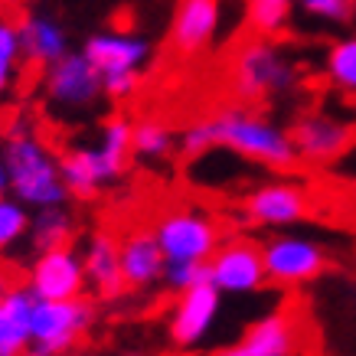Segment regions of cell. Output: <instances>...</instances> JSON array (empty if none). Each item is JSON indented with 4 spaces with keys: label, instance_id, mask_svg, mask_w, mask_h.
<instances>
[{
    "label": "cell",
    "instance_id": "1",
    "mask_svg": "<svg viewBox=\"0 0 356 356\" xmlns=\"http://www.w3.org/2000/svg\"><path fill=\"white\" fill-rule=\"evenodd\" d=\"M177 151L186 161H200L209 151H229L238 161L259 163L275 173H291L301 167L288 128L248 105H229L193 118L177 134Z\"/></svg>",
    "mask_w": 356,
    "mask_h": 356
},
{
    "label": "cell",
    "instance_id": "2",
    "mask_svg": "<svg viewBox=\"0 0 356 356\" xmlns=\"http://www.w3.org/2000/svg\"><path fill=\"white\" fill-rule=\"evenodd\" d=\"M229 88L238 102L255 105L271 98H288L304 86L301 63L291 56L288 46L265 36H248L232 53L229 63Z\"/></svg>",
    "mask_w": 356,
    "mask_h": 356
},
{
    "label": "cell",
    "instance_id": "3",
    "mask_svg": "<svg viewBox=\"0 0 356 356\" xmlns=\"http://www.w3.org/2000/svg\"><path fill=\"white\" fill-rule=\"evenodd\" d=\"M0 157L7 163L13 200H20L33 213L49 206H65L69 193L59 173V154L36 131H10Z\"/></svg>",
    "mask_w": 356,
    "mask_h": 356
},
{
    "label": "cell",
    "instance_id": "4",
    "mask_svg": "<svg viewBox=\"0 0 356 356\" xmlns=\"http://www.w3.org/2000/svg\"><path fill=\"white\" fill-rule=\"evenodd\" d=\"M311 317L304 304L288 301L255 317L245 334L222 346L216 356H307L311 353Z\"/></svg>",
    "mask_w": 356,
    "mask_h": 356
},
{
    "label": "cell",
    "instance_id": "5",
    "mask_svg": "<svg viewBox=\"0 0 356 356\" xmlns=\"http://www.w3.org/2000/svg\"><path fill=\"white\" fill-rule=\"evenodd\" d=\"M151 232L161 245L167 261H206L213 259V252L222 245V226L213 213H206L200 206H170L157 213L151 222Z\"/></svg>",
    "mask_w": 356,
    "mask_h": 356
},
{
    "label": "cell",
    "instance_id": "6",
    "mask_svg": "<svg viewBox=\"0 0 356 356\" xmlns=\"http://www.w3.org/2000/svg\"><path fill=\"white\" fill-rule=\"evenodd\" d=\"M261 261H265V278L271 288L281 291H294L304 284H314L317 278H324L334 259L327 252L324 242H317L301 232H271L261 242Z\"/></svg>",
    "mask_w": 356,
    "mask_h": 356
},
{
    "label": "cell",
    "instance_id": "7",
    "mask_svg": "<svg viewBox=\"0 0 356 356\" xmlns=\"http://www.w3.org/2000/svg\"><path fill=\"white\" fill-rule=\"evenodd\" d=\"M43 98L46 108L59 118H88L105 98L102 76L82 49H72L43 69Z\"/></svg>",
    "mask_w": 356,
    "mask_h": 356
},
{
    "label": "cell",
    "instance_id": "8",
    "mask_svg": "<svg viewBox=\"0 0 356 356\" xmlns=\"http://www.w3.org/2000/svg\"><path fill=\"white\" fill-rule=\"evenodd\" d=\"M301 167H334L356 144V121L330 108H307L288 124Z\"/></svg>",
    "mask_w": 356,
    "mask_h": 356
},
{
    "label": "cell",
    "instance_id": "9",
    "mask_svg": "<svg viewBox=\"0 0 356 356\" xmlns=\"http://www.w3.org/2000/svg\"><path fill=\"white\" fill-rule=\"evenodd\" d=\"M95 324V304L76 301H36L30 321V350L23 356H63L72 353L79 340Z\"/></svg>",
    "mask_w": 356,
    "mask_h": 356
},
{
    "label": "cell",
    "instance_id": "10",
    "mask_svg": "<svg viewBox=\"0 0 356 356\" xmlns=\"http://www.w3.org/2000/svg\"><path fill=\"white\" fill-rule=\"evenodd\" d=\"M242 219L252 229H271V232H284V229L298 226L314 213V196L301 180L291 177H275L265 184L252 186L242 196Z\"/></svg>",
    "mask_w": 356,
    "mask_h": 356
},
{
    "label": "cell",
    "instance_id": "11",
    "mask_svg": "<svg viewBox=\"0 0 356 356\" xmlns=\"http://www.w3.org/2000/svg\"><path fill=\"white\" fill-rule=\"evenodd\" d=\"M206 271H209V284L222 298L226 294H236V298L238 294H255L261 288H268L265 261H261V242L245 236L222 238V245L206 261Z\"/></svg>",
    "mask_w": 356,
    "mask_h": 356
},
{
    "label": "cell",
    "instance_id": "12",
    "mask_svg": "<svg viewBox=\"0 0 356 356\" xmlns=\"http://www.w3.org/2000/svg\"><path fill=\"white\" fill-rule=\"evenodd\" d=\"M86 268H82V252L72 245L46 248L36 252L26 271V291L36 301H76L86 298Z\"/></svg>",
    "mask_w": 356,
    "mask_h": 356
},
{
    "label": "cell",
    "instance_id": "13",
    "mask_svg": "<svg viewBox=\"0 0 356 356\" xmlns=\"http://www.w3.org/2000/svg\"><path fill=\"white\" fill-rule=\"evenodd\" d=\"M128 170V161L108 154L102 144H76L59 154V173H63L65 193L72 200H95L105 186L121 180Z\"/></svg>",
    "mask_w": 356,
    "mask_h": 356
},
{
    "label": "cell",
    "instance_id": "14",
    "mask_svg": "<svg viewBox=\"0 0 356 356\" xmlns=\"http://www.w3.org/2000/svg\"><path fill=\"white\" fill-rule=\"evenodd\" d=\"M82 53L102 79L118 76H140L144 65L151 63L154 46L144 33L134 30H98L82 46Z\"/></svg>",
    "mask_w": 356,
    "mask_h": 356
},
{
    "label": "cell",
    "instance_id": "15",
    "mask_svg": "<svg viewBox=\"0 0 356 356\" xmlns=\"http://www.w3.org/2000/svg\"><path fill=\"white\" fill-rule=\"evenodd\" d=\"M219 311H222V294L209 281L196 284L190 291L177 294V301L170 307V321H167V334L180 350H193L216 327Z\"/></svg>",
    "mask_w": 356,
    "mask_h": 356
},
{
    "label": "cell",
    "instance_id": "16",
    "mask_svg": "<svg viewBox=\"0 0 356 356\" xmlns=\"http://www.w3.org/2000/svg\"><path fill=\"white\" fill-rule=\"evenodd\" d=\"M222 30V0H177L170 20V49L184 59L206 53Z\"/></svg>",
    "mask_w": 356,
    "mask_h": 356
},
{
    "label": "cell",
    "instance_id": "17",
    "mask_svg": "<svg viewBox=\"0 0 356 356\" xmlns=\"http://www.w3.org/2000/svg\"><path fill=\"white\" fill-rule=\"evenodd\" d=\"M118 255H121V278L124 291H151L163 281V259L161 245L154 238L151 226H131L118 236Z\"/></svg>",
    "mask_w": 356,
    "mask_h": 356
},
{
    "label": "cell",
    "instance_id": "18",
    "mask_svg": "<svg viewBox=\"0 0 356 356\" xmlns=\"http://www.w3.org/2000/svg\"><path fill=\"white\" fill-rule=\"evenodd\" d=\"M82 268H86L88 291L102 301H115L124 294V278H121V255H118V236L108 229H95L86 238L82 248Z\"/></svg>",
    "mask_w": 356,
    "mask_h": 356
},
{
    "label": "cell",
    "instance_id": "19",
    "mask_svg": "<svg viewBox=\"0 0 356 356\" xmlns=\"http://www.w3.org/2000/svg\"><path fill=\"white\" fill-rule=\"evenodd\" d=\"M20 30V53L26 63L33 65H53L56 59H63L65 53H72L69 43V30L65 23L49 10H26L17 20Z\"/></svg>",
    "mask_w": 356,
    "mask_h": 356
},
{
    "label": "cell",
    "instance_id": "20",
    "mask_svg": "<svg viewBox=\"0 0 356 356\" xmlns=\"http://www.w3.org/2000/svg\"><path fill=\"white\" fill-rule=\"evenodd\" d=\"M33 298L26 284H13L0 298V353L23 356L30 350V321H33Z\"/></svg>",
    "mask_w": 356,
    "mask_h": 356
},
{
    "label": "cell",
    "instance_id": "21",
    "mask_svg": "<svg viewBox=\"0 0 356 356\" xmlns=\"http://www.w3.org/2000/svg\"><path fill=\"white\" fill-rule=\"evenodd\" d=\"M177 147V134L163 118H138L134 121V131H131V157L147 163H161L167 161Z\"/></svg>",
    "mask_w": 356,
    "mask_h": 356
},
{
    "label": "cell",
    "instance_id": "22",
    "mask_svg": "<svg viewBox=\"0 0 356 356\" xmlns=\"http://www.w3.org/2000/svg\"><path fill=\"white\" fill-rule=\"evenodd\" d=\"M321 69L327 86L346 98H356V36H340L327 46Z\"/></svg>",
    "mask_w": 356,
    "mask_h": 356
},
{
    "label": "cell",
    "instance_id": "23",
    "mask_svg": "<svg viewBox=\"0 0 356 356\" xmlns=\"http://www.w3.org/2000/svg\"><path fill=\"white\" fill-rule=\"evenodd\" d=\"M76 236V219L65 206H49V209H36L30 219V238L36 252L46 248H59V245H72Z\"/></svg>",
    "mask_w": 356,
    "mask_h": 356
},
{
    "label": "cell",
    "instance_id": "24",
    "mask_svg": "<svg viewBox=\"0 0 356 356\" xmlns=\"http://www.w3.org/2000/svg\"><path fill=\"white\" fill-rule=\"evenodd\" d=\"M294 7H298V0H245V23L252 36L275 40L288 26Z\"/></svg>",
    "mask_w": 356,
    "mask_h": 356
},
{
    "label": "cell",
    "instance_id": "25",
    "mask_svg": "<svg viewBox=\"0 0 356 356\" xmlns=\"http://www.w3.org/2000/svg\"><path fill=\"white\" fill-rule=\"evenodd\" d=\"M30 219L33 213L20 200H13L10 193L0 196V255L13 252L23 238H30Z\"/></svg>",
    "mask_w": 356,
    "mask_h": 356
},
{
    "label": "cell",
    "instance_id": "26",
    "mask_svg": "<svg viewBox=\"0 0 356 356\" xmlns=\"http://www.w3.org/2000/svg\"><path fill=\"white\" fill-rule=\"evenodd\" d=\"M20 59H23V53H20V30H17V20L0 17V98L7 95V88L13 86V76H17Z\"/></svg>",
    "mask_w": 356,
    "mask_h": 356
},
{
    "label": "cell",
    "instance_id": "27",
    "mask_svg": "<svg viewBox=\"0 0 356 356\" xmlns=\"http://www.w3.org/2000/svg\"><path fill=\"white\" fill-rule=\"evenodd\" d=\"M206 281H209V271L200 261H167L161 284L173 294H184L190 288H196V284H206Z\"/></svg>",
    "mask_w": 356,
    "mask_h": 356
},
{
    "label": "cell",
    "instance_id": "28",
    "mask_svg": "<svg viewBox=\"0 0 356 356\" xmlns=\"http://www.w3.org/2000/svg\"><path fill=\"white\" fill-rule=\"evenodd\" d=\"M298 7L321 23H346L356 13V0H298Z\"/></svg>",
    "mask_w": 356,
    "mask_h": 356
},
{
    "label": "cell",
    "instance_id": "29",
    "mask_svg": "<svg viewBox=\"0 0 356 356\" xmlns=\"http://www.w3.org/2000/svg\"><path fill=\"white\" fill-rule=\"evenodd\" d=\"M10 193V180H7V163H3V157H0V196Z\"/></svg>",
    "mask_w": 356,
    "mask_h": 356
},
{
    "label": "cell",
    "instance_id": "30",
    "mask_svg": "<svg viewBox=\"0 0 356 356\" xmlns=\"http://www.w3.org/2000/svg\"><path fill=\"white\" fill-rule=\"evenodd\" d=\"M13 284H10V278H7V275H3V271H0V298H3V294L10 291Z\"/></svg>",
    "mask_w": 356,
    "mask_h": 356
},
{
    "label": "cell",
    "instance_id": "31",
    "mask_svg": "<svg viewBox=\"0 0 356 356\" xmlns=\"http://www.w3.org/2000/svg\"><path fill=\"white\" fill-rule=\"evenodd\" d=\"M118 356H147V353H138V350H128V353H118Z\"/></svg>",
    "mask_w": 356,
    "mask_h": 356
},
{
    "label": "cell",
    "instance_id": "32",
    "mask_svg": "<svg viewBox=\"0 0 356 356\" xmlns=\"http://www.w3.org/2000/svg\"><path fill=\"white\" fill-rule=\"evenodd\" d=\"M63 356H82V353H76V350H72V353H63Z\"/></svg>",
    "mask_w": 356,
    "mask_h": 356
},
{
    "label": "cell",
    "instance_id": "33",
    "mask_svg": "<svg viewBox=\"0 0 356 356\" xmlns=\"http://www.w3.org/2000/svg\"><path fill=\"white\" fill-rule=\"evenodd\" d=\"M0 17H3V0H0Z\"/></svg>",
    "mask_w": 356,
    "mask_h": 356
},
{
    "label": "cell",
    "instance_id": "34",
    "mask_svg": "<svg viewBox=\"0 0 356 356\" xmlns=\"http://www.w3.org/2000/svg\"><path fill=\"white\" fill-rule=\"evenodd\" d=\"M353 213H356V196H353Z\"/></svg>",
    "mask_w": 356,
    "mask_h": 356
},
{
    "label": "cell",
    "instance_id": "35",
    "mask_svg": "<svg viewBox=\"0 0 356 356\" xmlns=\"http://www.w3.org/2000/svg\"><path fill=\"white\" fill-rule=\"evenodd\" d=\"M0 356H3V353H0Z\"/></svg>",
    "mask_w": 356,
    "mask_h": 356
}]
</instances>
